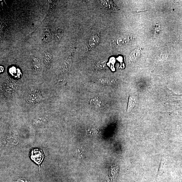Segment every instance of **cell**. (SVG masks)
<instances>
[{"label":"cell","mask_w":182,"mask_h":182,"mask_svg":"<svg viewBox=\"0 0 182 182\" xmlns=\"http://www.w3.org/2000/svg\"><path fill=\"white\" fill-rule=\"evenodd\" d=\"M135 102L134 99L131 97H129L128 103V107L127 109V112L130 111L134 107Z\"/></svg>","instance_id":"cell-10"},{"label":"cell","mask_w":182,"mask_h":182,"mask_svg":"<svg viewBox=\"0 0 182 182\" xmlns=\"http://www.w3.org/2000/svg\"><path fill=\"white\" fill-rule=\"evenodd\" d=\"M51 31L49 28H46L43 35V39L44 42H45L48 43L51 40Z\"/></svg>","instance_id":"cell-6"},{"label":"cell","mask_w":182,"mask_h":182,"mask_svg":"<svg viewBox=\"0 0 182 182\" xmlns=\"http://www.w3.org/2000/svg\"><path fill=\"white\" fill-rule=\"evenodd\" d=\"M30 157L31 159L38 165L39 167H40V165L44 158L42 150L39 148H33L31 150Z\"/></svg>","instance_id":"cell-1"},{"label":"cell","mask_w":182,"mask_h":182,"mask_svg":"<svg viewBox=\"0 0 182 182\" xmlns=\"http://www.w3.org/2000/svg\"><path fill=\"white\" fill-rule=\"evenodd\" d=\"M132 39V37L131 35H124L118 37V38L113 41L112 45L115 46H119L129 42Z\"/></svg>","instance_id":"cell-2"},{"label":"cell","mask_w":182,"mask_h":182,"mask_svg":"<svg viewBox=\"0 0 182 182\" xmlns=\"http://www.w3.org/2000/svg\"><path fill=\"white\" fill-rule=\"evenodd\" d=\"M165 161L164 159H161L159 168L158 169V172H162L164 170L165 167Z\"/></svg>","instance_id":"cell-11"},{"label":"cell","mask_w":182,"mask_h":182,"mask_svg":"<svg viewBox=\"0 0 182 182\" xmlns=\"http://www.w3.org/2000/svg\"><path fill=\"white\" fill-rule=\"evenodd\" d=\"M32 64L33 68L36 71L40 69L41 63L40 60L36 57L33 58L32 60Z\"/></svg>","instance_id":"cell-7"},{"label":"cell","mask_w":182,"mask_h":182,"mask_svg":"<svg viewBox=\"0 0 182 182\" xmlns=\"http://www.w3.org/2000/svg\"><path fill=\"white\" fill-rule=\"evenodd\" d=\"M90 104L92 106L97 109L101 110L106 107V104L99 98H95L91 100Z\"/></svg>","instance_id":"cell-3"},{"label":"cell","mask_w":182,"mask_h":182,"mask_svg":"<svg viewBox=\"0 0 182 182\" xmlns=\"http://www.w3.org/2000/svg\"><path fill=\"white\" fill-rule=\"evenodd\" d=\"M63 31L62 29L60 28H56L55 33V37L56 40L57 41H60L63 36Z\"/></svg>","instance_id":"cell-9"},{"label":"cell","mask_w":182,"mask_h":182,"mask_svg":"<svg viewBox=\"0 0 182 182\" xmlns=\"http://www.w3.org/2000/svg\"><path fill=\"white\" fill-rule=\"evenodd\" d=\"M43 60L46 65L48 66H51L52 61V57L51 54L49 52H46L44 55Z\"/></svg>","instance_id":"cell-5"},{"label":"cell","mask_w":182,"mask_h":182,"mask_svg":"<svg viewBox=\"0 0 182 182\" xmlns=\"http://www.w3.org/2000/svg\"><path fill=\"white\" fill-rule=\"evenodd\" d=\"M100 37L98 35H94L90 38L88 42V46L90 48L95 47L99 44Z\"/></svg>","instance_id":"cell-4"},{"label":"cell","mask_w":182,"mask_h":182,"mask_svg":"<svg viewBox=\"0 0 182 182\" xmlns=\"http://www.w3.org/2000/svg\"><path fill=\"white\" fill-rule=\"evenodd\" d=\"M97 129H95L92 128L88 129L87 131V133L88 134H91V135H93V134H95L97 133Z\"/></svg>","instance_id":"cell-12"},{"label":"cell","mask_w":182,"mask_h":182,"mask_svg":"<svg viewBox=\"0 0 182 182\" xmlns=\"http://www.w3.org/2000/svg\"><path fill=\"white\" fill-rule=\"evenodd\" d=\"M141 52L140 50L137 49L131 52L129 55V59L131 60L134 61L137 59V58L140 55Z\"/></svg>","instance_id":"cell-8"}]
</instances>
